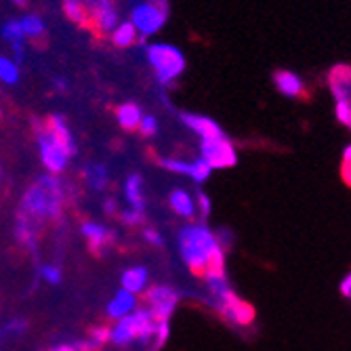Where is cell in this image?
Returning <instances> with one entry per match:
<instances>
[{"label": "cell", "instance_id": "cell-43", "mask_svg": "<svg viewBox=\"0 0 351 351\" xmlns=\"http://www.w3.org/2000/svg\"><path fill=\"white\" fill-rule=\"evenodd\" d=\"M0 116H3V110H0Z\"/></svg>", "mask_w": 351, "mask_h": 351}, {"label": "cell", "instance_id": "cell-10", "mask_svg": "<svg viewBox=\"0 0 351 351\" xmlns=\"http://www.w3.org/2000/svg\"><path fill=\"white\" fill-rule=\"evenodd\" d=\"M88 19H93L95 27H97L99 32H108V34H112V32L116 29V25L120 23L118 11H116L112 0H99V3L90 5L88 7Z\"/></svg>", "mask_w": 351, "mask_h": 351}, {"label": "cell", "instance_id": "cell-20", "mask_svg": "<svg viewBox=\"0 0 351 351\" xmlns=\"http://www.w3.org/2000/svg\"><path fill=\"white\" fill-rule=\"evenodd\" d=\"M61 7L70 21H74L78 25L88 23V11H86L84 0H61Z\"/></svg>", "mask_w": 351, "mask_h": 351}, {"label": "cell", "instance_id": "cell-6", "mask_svg": "<svg viewBox=\"0 0 351 351\" xmlns=\"http://www.w3.org/2000/svg\"><path fill=\"white\" fill-rule=\"evenodd\" d=\"M143 301L156 322H171V317L181 301V295L169 284H154L147 286V291L143 293Z\"/></svg>", "mask_w": 351, "mask_h": 351}, {"label": "cell", "instance_id": "cell-28", "mask_svg": "<svg viewBox=\"0 0 351 351\" xmlns=\"http://www.w3.org/2000/svg\"><path fill=\"white\" fill-rule=\"evenodd\" d=\"M194 196H196V210L202 217V221H206L210 217V213H213V202H210L206 191H202V189H198Z\"/></svg>", "mask_w": 351, "mask_h": 351}, {"label": "cell", "instance_id": "cell-35", "mask_svg": "<svg viewBox=\"0 0 351 351\" xmlns=\"http://www.w3.org/2000/svg\"><path fill=\"white\" fill-rule=\"evenodd\" d=\"M143 238H145L147 244H152L156 248H165V238H162V234L158 232L156 228H145L143 230Z\"/></svg>", "mask_w": 351, "mask_h": 351}, {"label": "cell", "instance_id": "cell-25", "mask_svg": "<svg viewBox=\"0 0 351 351\" xmlns=\"http://www.w3.org/2000/svg\"><path fill=\"white\" fill-rule=\"evenodd\" d=\"M158 165H160L165 171L173 173V175H185L189 177V171H191V160H179V158H160L158 160Z\"/></svg>", "mask_w": 351, "mask_h": 351}, {"label": "cell", "instance_id": "cell-19", "mask_svg": "<svg viewBox=\"0 0 351 351\" xmlns=\"http://www.w3.org/2000/svg\"><path fill=\"white\" fill-rule=\"evenodd\" d=\"M112 43H114V47H118V49H129V47L137 45V43H139V34H137L135 25H133L129 19H126V21H120V23L116 25V29L112 32Z\"/></svg>", "mask_w": 351, "mask_h": 351}, {"label": "cell", "instance_id": "cell-23", "mask_svg": "<svg viewBox=\"0 0 351 351\" xmlns=\"http://www.w3.org/2000/svg\"><path fill=\"white\" fill-rule=\"evenodd\" d=\"M19 78H21V72H19L17 63L13 59H9V57L0 55V82L13 86V84L19 82Z\"/></svg>", "mask_w": 351, "mask_h": 351}, {"label": "cell", "instance_id": "cell-7", "mask_svg": "<svg viewBox=\"0 0 351 351\" xmlns=\"http://www.w3.org/2000/svg\"><path fill=\"white\" fill-rule=\"evenodd\" d=\"M36 141H38V149H40V160L47 167L49 175H59L63 169L68 167L70 154L63 147L51 133L45 124L36 122Z\"/></svg>", "mask_w": 351, "mask_h": 351}, {"label": "cell", "instance_id": "cell-2", "mask_svg": "<svg viewBox=\"0 0 351 351\" xmlns=\"http://www.w3.org/2000/svg\"><path fill=\"white\" fill-rule=\"evenodd\" d=\"M61 208H63V187L55 175H45L25 189L19 213L40 223L43 219L59 217Z\"/></svg>", "mask_w": 351, "mask_h": 351}, {"label": "cell", "instance_id": "cell-42", "mask_svg": "<svg viewBox=\"0 0 351 351\" xmlns=\"http://www.w3.org/2000/svg\"><path fill=\"white\" fill-rule=\"evenodd\" d=\"M27 3H29V0H13V5H15V7H19V9H25V7H27Z\"/></svg>", "mask_w": 351, "mask_h": 351}, {"label": "cell", "instance_id": "cell-31", "mask_svg": "<svg viewBox=\"0 0 351 351\" xmlns=\"http://www.w3.org/2000/svg\"><path fill=\"white\" fill-rule=\"evenodd\" d=\"M143 137H156L158 135V120L156 116H149V114H143L141 118V124H139V129H137Z\"/></svg>", "mask_w": 351, "mask_h": 351}, {"label": "cell", "instance_id": "cell-40", "mask_svg": "<svg viewBox=\"0 0 351 351\" xmlns=\"http://www.w3.org/2000/svg\"><path fill=\"white\" fill-rule=\"evenodd\" d=\"M55 88H57L59 93H66V90H68V82L63 80V78H57V80H55Z\"/></svg>", "mask_w": 351, "mask_h": 351}, {"label": "cell", "instance_id": "cell-1", "mask_svg": "<svg viewBox=\"0 0 351 351\" xmlns=\"http://www.w3.org/2000/svg\"><path fill=\"white\" fill-rule=\"evenodd\" d=\"M177 250L183 265L198 278H202L213 267L226 265V248L221 244V238L204 221L187 223L179 230Z\"/></svg>", "mask_w": 351, "mask_h": 351}, {"label": "cell", "instance_id": "cell-12", "mask_svg": "<svg viewBox=\"0 0 351 351\" xmlns=\"http://www.w3.org/2000/svg\"><path fill=\"white\" fill-rule=\"evenodd\" d=\"M276 88L280 95H284V97H289V99H299L301 95L305 93V82L299 74L291 72V70H278L274 72L271 76Z\"/></svg>", "mask_w": 351, "mask_h": 351}, {"label": "cell", "instance_id": "cell-13", "mask_svg": "<svg viewBox=\"0 0 351 351\" xmlns=\"http://www.w3.org/2000/svg\"><path fill=\"white\" fill-rule=\"evenodd\" d=\"M137 307H139L137 295H133V293H129V291L120 289V291L110 299V303H108V307H106V313H108L110 320H116V322H118V320H122V317L131 315Z\"/></svg>", "mask_w": 351, "mask_h": 351}, {"label": "cell", "instance_id": "cell-9", "mask_svg": "<svg viewBox=\"0 0 351 351\" xmlns=\"http://www.w3.org/2000/svg\"><path fill=\"white\" fill-rule=\"evenodd\" d=\"M181 122L187 126V129L198 135L200 139H215V137H223L221 124L217 120H213L210 116H204V114H194V112H181L179 114Z\"/></svg>", "mask_w": 351, "mask_h": 351}, {"label": "cell", "instance_id": "cell-11", "mask_svg": "<svg viewBox=\"0 0 351 351\" xmlns=\"http://www.w3.org/2000/svg\"><path fill=\"white\" fill-rule=\"evenodd\" d=\"M169 206H171V210L177 217H181L185 221H191L198 215V210H196V196L191 194L187 187H173L171 189Z\"/></svg>", "mask_w": 351, "mask_h": 351}, {"label": "cell", "instance_id": "cell-5", "mask_svg": "<svg viewBox=\"0 0 351 351\" xmlns=\"http://www.w3.org/2000/svg\"><path fill=\"white\" fill-rule=\"evenodd\" d=\"M167 19H169L167 0H143V3H137L131 9V17H129V21L135 25L139 34V43L158 34L165 27Z\"/></svg>", "mask_w": 351, "mask_h": 351}, {"label": "cell", "instance_id": "cell-41", "mask_svg": "<svg viewBox=\"0 0 351 351\" xmlns=\"http://www.w3.org/2000/svg\"><path fill=\"white\" fill-rule=\"evenodd\" d=\"M343 160H345L347 167H351V145H347V149H345V154H343Z\"/></svg>", "mask_w": 351, "mask_h": 351}, {"label": "cell", "instance_id": "cell-27", "mask_svg": "<svg viewBox=\"0 0 351 351\" xmlns=\"http://www.w3.org/2000/svg\"><path fill=\"white\" fill-rule=\"evenodd\" d=\"M88 341L97 347V349H101L106 343H110L112 341V328L110 326H93L90 330H88Z\"/></svg>", "mask_w": 351, "mask_h": 351}, {"label": "cell", "instance_id": "cell-37", "mask_svg": "<svg viewBox=\"0 0 351 351\" xmlns=\"http://www.w3.org/2000/svg\"><path fill=\"white\" fill-rule=\"evenodd\" d=\"M104 213H106L108 217L118 215V204H116V200H114V198H108V200L104 202Z\"/></svg>", "mask_w": 351, "mask_h": 351}, {"label": "cell", "instance_id": "cell-14", "mask_svg": "<svg viewBox=\"0 0 351 351\" xmlns=\"http://www.w3.org/2000/svg\"><path fill=\"white\" fill-rule=\"evenodd\" d=\"M80 232H82V236L86 238L88 248H90L93 252L106 250V248L114 242V234H112L106 226H101V223L86 221V223H82Z\"/></svg>", "mask_w": 351, "mask_h": 351}, {"label": "cell", "instance_id": "cell-21", "mask_svg": "<svg viewBox=\"0 0 351 351\" xmlns=\"http://www.w3.org/2000/svg\"><path fill=\"white\" fill-rule=\"evenodd\" d=\"M21 27H23V34L25 38H40L45 32H47V25H45V19L36 13H29V15H23L21 19Z\"/></svg>", "mask_w": 351, "mask_h": 351}, {"label": "cell", "instance_id": "cell-32", "mask_svg": "<svg viewBox=\"0 0 351 351\" xmlns=\"http://www.w3.org/2000/svg\"><path fill=\"white\" fill-rule=\"evenodd\" d=\"M335 114H337V120L345 126L351 129V101L345 99V101H337L335 106Z\"/></svg>", "mask_w": 351, "mask_h": 351}, {"label": "cell", "instance_id": "cell-16", "mask_svg": "<svg viewBox=\"0 0 351 351\" xmlns=\"http://www.w3.org/2000/svg\"><path fill=\"white\" fill-rule=\"evenodd\" d=\"M120 284L124 291H129L133 295H141L147 291V284H149V271L143 265H135L129 267L126 271H122L120 276Z\"/></svg>", "mask_w": 351, "mask_h": 351}, {"label": "cell", "instance_id": "cell-3", "mask_svg": "<svg viewBox=\"0 0 351 351\" xmlns=\"http://www.w3.org/2000/svg\"><path fill=\"white\" fill-rule=\"evenodd\" d=\"M147 63L160 84L175 82L185 72V55L179 47L169 43H152L145 47Z\"/></svg>", "mask_w": 351, "mask_h": 351}, {"label": "cell", "instance_id": "cell-34", "mask_svg": "<svg viewBox=\"0 0 351 351\" xmlns=\"http://www.w3.org/2000/svg\"><path fill=\"white\" fill-rule=\"evenodd\" d=\"M23 330H25V322H21V320H13V322H9L3 330H0V345H3L9 337H15V335L23 332Z\"/></svg>", "mask_w": 351, "mask_h": 351}, {"label": "cell", "instance_id": "cell-8", "mask_svg": "<svg viewBox=\"0 0 351 351\" xmlns=\"http://www.w3.org/2000/svg\"><path fill=\"white\" fill-rule=\"evenodd\" d=\"M200 158L213 171L232 169L238 165V152L226 135L215 139H200Z\"/></svg>", "mask_w": 351, "mask_h": 351}, {"label": "cell", "instance_id": "cell-18", "mask_svg": "<svg viewBox=\"0 0 351 351\" xmlns=\"http://www.w3.org/2000/svg\"><path fill=\"white\" fill-rule=\"evenodd\" d=\"M141 118H143V112H141V108L135 101H124L116 110V122H118V126H120L122 131H135V129H139Z\"/></svg>", "mask_w": 351, "mask_h": 351}, {"label": "cell", "instance_id": "cell-39", "mask_svg": "<svg viewBox=\"0 0 351 351\" xmlns=\"http://www.w3.org/2000/svg\"><path fill=\"white\" fill-rule=\"evenodd\" d=\"M49 351H76V345L74 343H59V345L51 347Z\"/></svg>", "mask_w": 351, "mask_h": 351}, {"label": "cell", "instance_id": "cell-22", "mask_svg": "<svg viewBox=\"0 0 351 351\" xmlns=\"http://www.w3.org/2000/svg\"><path fill=\"white\" fill-rule=\"evenodd\" d=\"M84 179H86V183L90 185V189H95V191H101V189H106V185H108V169L104 167V165H90L86 171H84Z\"/></svg>", "mask_w": 351, "mask_h": 351}, {"label": "cell", "instance_id": "cell-24", "mask_svg": "<svg viewBox=\"0 0 351 351\" xmlns=\"http://www.w3.org/2000/svg\"><path fill=\"white\" fill-rule=\"evenodd\" d=\"M3 38H5L9 45L25 43V34H23V27H21V21H19V19H9V21L3 25Z\"/></svg>", "mask_w": 351, "mask_h": 351}, {"label": "cell", "instance_id": "cell-33", "mask_svg": "<svg viewBox=\"0 0 351 351\" xmlns=\"http://www.w3.org/2000/svg\"><path fill=\"white\" fill-rule=\"evenodd\" d=\"M40 278H43L47 284L57 286V284H61V269H59L57 265H43V267H40Z\"/></svg>", "mask_w": 351, "mask_h": 351}, {"label": "cell", "instance_id": "cell-15", "mask_svg": "<svg viewBox=\"0 0 351 351\" xmlns=\"http://www.w3.org/2000/svg\"><path fill=\"white\" fill-rule=\"evenodd\" d=\"M45 126L49 129V133H51L63 147L68 149L70 156L76 154V141H74V135H72V131H70V126H68L66 118H63L61 114H51V116L47 118Z\"/></svg>", "mask_w": 351, "mask_h": 351}, {"label": "cell", "instance_id": "cell-26", "mask_svg": "<svg viewBox=\"0 0 351 351\" xmlns=\"http://www.w3.org/2000/svg\"><path fill=\"white\" fill-rule=\"evenodd\" d=\"M210 175H213V169L202 160V158L191 160V171H189V179L191 181H194V183H206Z\"/></svg>", "mask_w": 351, "mask_h": 351}, {"label": "cell", "instance_id": "cell-29", "mask_svg": "<svg viewBox=\"0 0 351 351\" xmlns=\"http://www.w3.org/2000/svg\"><path fill=\"white\" fill-rule=\"evenodd\" d=\"M171 337V322H156V332H154V349H160L167 345Z\"/></svg>", "mask_w": 351, "mask_h": 351}, {"label": "cell", "instance_id": "cell-36", "mask_svg": "<svg viewBox=\"0 0 351 351\" xmlns=\"http://www.w3.org/2000/svg\"><path fill=\"white\" fill-rule=\"evenodd\" d=\"M11 51H13V61L17 63V66H21L23 63V57H25V47H23V43H15V45H11Z\"/></svg>", "mask_w": 351, "mask_h": 351}, {"label": "cell", "instance_id": "cell-17", "mask_svg": "<svg viewBox=\"0 0 351 351\" xmlns=\"http://www.w3.org/2000/svg\"><path fill=\"white\" fill-rule=\"evenodd\" d=\"M124 198L133 210L145 213V196H143V177L139 173H133L126 177L124 183Z\"/></svg>", "mask_w": 351, "mask_h": 351}, {"label": "cell", "instance_id": "cell-4", "mask_svg": "<svg viewBox=\"0 0 351 351\" xmlns=\"http://www.w3.org/2000/svg\"><path fill=\"white\" fill-rule=\"evenodd\" d=\"M154 332H156V320L152 311L147 307H137L131 315H126L116 322V326L112 328V343L118 347H126L133 341L147 345L149 341H154Z\"/></svg>", "mask_w": 351, "mask_h": 351}, {"label": "cell", "instance_id": "cell-38", "mask_svg": "<svg viewBox=\"0 0 351 351\" xmlns=\"http://www.w3.org/2000/svg\"><path fill=\"white\" fill-rule=\"evenodd\" d=\"M341 293L345 297H351V274L343 278V282H341Z\"/></svg>", "mask_w": 351, "mask_h": 351}, {"label": "cell", "instance_id": "cell-30", "mask_svg": "<svg viewBox=\"0 0 351 351\" xmlns=\"http://www.w3.org/2000/svg\"><path fill=\"white\" fill-rule=\"evenodd\" d=\"M120 221L124 223V226H129V228L143 226V223H145V213H141V210H133V208L122 210V213H120Z\"/></svg>", "mask_w": 351, "mask_h": 351}]
</instances>
